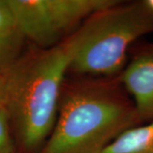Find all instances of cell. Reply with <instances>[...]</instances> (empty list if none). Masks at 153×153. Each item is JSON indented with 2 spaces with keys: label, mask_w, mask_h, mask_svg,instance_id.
<instances>
[{
  "label": "cell",
  "mask_w": 153,
  "mask_h": 153,
  "mask_svg": "<svg viewBox=\"0 0 153 153\" xmlns=\"http://www.w3.org/2000/svg\"><path fill=\"white\" fill-rule=\"evenodd\" d=\"M141 124L119 76L66 77L54 128L38 153H102Z\"/></svg>",
  "instance_id": "cell-1"
},
{
  "label": "cell",
  "mask_w": 153,
  "mask_h": 153,
  "mask_svg": "<svg viewBox=\"0 0 153 153\" xmlns=\"http://www.w3.org/2000/svg\"><path fill=\"white\" fill-rule=\"evenodd\" d=\"M71 58L68 38L48 49L33 45L4 74V106L27 151L38 153L54 128Z\"/></svg>",
  "instance_id": "cell-2"
},
{
  "label": "cell",
  "mask_w": 153,
  "mask_h": 153,
  "mask_svg": "<svg viewBox=\"0 0 153 153\" xmlns=\"http://www.w3.org/2000/svg\"><path fill=\"white\" fill-rule=\"evenodd\" d=\"M153 33V13L144 0L118 1L95 12L68 37L75 76H119L132 46Z\"/></svg>",
  "instance_id": "cell-3"
},
{
  "label": "cell",
  "mask_w": 153,
  "mask_h": 153,
  "mask_svg": "<svg viewBox=\"0 0 153 153\" xmlns=\"http://www.w3.org/2000/svg\"><path fill=\"white\" fill-rule=\"evenodd\" d=\"M16 28L34 46L48 49L70 37L95 12L117 0H7Z\"/></svg>",
  "instance_id": "cell-4"
},
{
  "label": "cell",
  "mask_w": 153,
  "mask_h": 153,
  "mask_svg": "<svg viewBox=\"0 0 153 153\" xmlns=\"http://www.w3.org/2000/svg\"><path fill=\"white\" fill-rule=\"evenodd\" d=\"M142 123L153 121V42L135 43L119 75Z\"/></svg>",
  "instance_id": "cell-5"
},
{
  "label": "cell",
  "mask_w": 153,
  "mask_h": 153,
  "mask_svg": "<svg viewBox=\"0 0 153 153\" xmlns=\"http://www.w3.org/2000/svg\"><path fill=\"white\" fill-rule=\"evenodd\" d=\"M102 153H153V121L122 133Z\"/></svg>",
  "instance_id": "cell-6"
},
{
  "label": "cell",
  "mask_w": 153,
  "mask_h": 153,
  "mask_svg": "<svg viewBox=\"0 0 153 153\" xmlns=\"http://www.w3.org/2000/svg\"><path fill=\"white\" fill-rule=\"evenodd\" d=\"M25 40L18 29L0 32V75H4L22 56Z\"/></svg>",
  "instance_id": "cell-7"
},
{
  "label": "cell",
  "mask_w": 153,
  "mask_h": 153,
  "mask_svg": "<svg viewBox=\"0 0 153 153\" xmlns=\"http://www.w3.org/2000/svg\"><path fill=\"white\" fill-rule=\"evenodd\" d=\"M12 127L8 111L0 106V153H16L12 137Z\"/></svg>",
  "instance_id": "cell-8"
},
{
  "label": "cell",
  "mask_w": 153,
  "mask_h": 153,
  "mask_svg": "<svg viewBox=\"0 0 153 153\" xmlns=\"http://www.w3.org/2000/svg\"><path fill=\"white\" fill-rule=\"evenodd\" d=\"M16 25L7 0H0V32L16 30Z\"/></svg>",
  "instance_id": "cell-9"
},
{
  "label": "cell",
  "mask_w": 153,
  "mask_h": 153,
  "mask_svg": "<svg viewBox=\"0 0 153 153\" xmlns=\"http://www.w3.org/2000/svg\"><path fill=\"white\" fill-rule=\"evenodd\" d=\"M6 99L5 76L0 75V106L4 105Z\"/></svg>",
  "instance_id": "cell-10"
},
{
  "label": "cell",
  "mask_w": 153,
  "mask_h": 153,
  "mask_svg": "<svg viewBox=\"0 0 153 153\" xmlns=\"http://www.w3.org/2000/svg\"><path fill=\"white\" fill-rule=\"evenodd\" d=\"M144 3L148 9L153 13V0H144Z\"/></svg>",
  "instance_id": "cell-11"
}]
</instances>
